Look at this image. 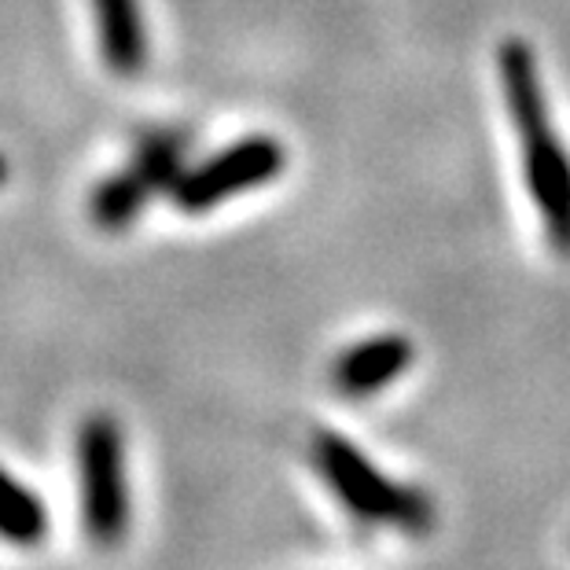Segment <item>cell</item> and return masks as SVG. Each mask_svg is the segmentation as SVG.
<instances>
[{
	"label": "cell",
	"instance_id": "obj_1",
	"mask_svg": "<svg viewBox=\"0 0 570 570\" xmlns=\"http://www.w3.org/2000/svg\"><path fill=\"white\" fill-rule=\"evenodd\" d=\"M497 75H501L508 118L523 148L527 188L541 217L544 239L556 247V254L570 258V155L549 115L533 48L519 38H508L497 52Z\"/></svg>",
	"mask_w": 570,
	"mask_h": 570
},
{
	"label": "cell",
	"instance_id": "obj_2",
	"mask_svg": "<svg viewBox=\"0 0 570 570\" xmlns=\"http://www.w3.org/2000/svg\"><path fill=\"white\" fill-rule=\"evenodd\" d=\"M309 460L327 493L357 523L405 533V538H423L439 527V504L431 501V493L416 482L391 475L346 434L332 428L317 431L309 442Z\"/></svg>",
	"mask_w": 570,
	"mask_h": 570
},
{
	"label": "cell",
	"instance_id": "obj_3",
	"mask_svg": "<svg viewBox=\"0 0 570 570\" xmlns=\"http://www.w3.org/2000/svg\"><path fill=\"white\" fill-rule=\"evenodd\" d=\"M78 523L92 549L111 552L129 538V449L126 431L111 412H89L75 431Z\"/></svg>",
	"mask_w": 570,
	"mask_h": 570
},
{
	"label": "cell",
	"instance_id": "obj_4",
	"mask_svg": "<svg viewBox=\"0 0 570 570\" xmlns=\"http://www.w3.org/2000/svg\"><path fill=\"white\" fill-rule=\"evenodd\" d=\"M284 163L287 155L281 140L269 137V132H250V137L214 151L199 166L185 169L177 185L169 188V199L185 214H206L214 206L244 196V191L265 188L284 174Z\"/></svg>",
	"mask_w": 570,
	"mask_h": 570
},
{
	"label": "cell",
	"instance_id": "obj_5",
	"mask_svg": "<svg viewBox=\"0 0 570 570\" xmlns=\"http://www.w3.org/2000/svg\"><path fill=\"white\" fill-rule=\"evenodd\" d=\"M416 361V346L402 332H380L368 338H357L343 354L332 361V386L335 394L350 402H365V397L383 394L394 386Z\"/></svg>",
	"mask_w": 570,
	"mask_h": 570
},
{
	"label": "cell",
	"instance_id": "obj_6",
	"mask_svg": "<svg viewBox=\"0 0 570 570\" xmlns=\"http://www.w3.org/2000/svg\"><path fill=\"white\" fill-rule=\"evenodd\" d=\"M100 59L118 78H137L148 67V22L140 0H89Z\"/></svg>",
	"mask_w": 570,
	"mask_h": 570
},
{
	"label": "cell",
	"instance_id": "obj_7",
	"mask_svg": "<svg viewBox=\"0 0 570 570\" xmlns=\"http://www.w3.org/2000/svg\"><path fill=\"white\" fill-rule=\"evenodd\" d=\"M48 538V508L41 493L0 464V541L16 549H38Z\"/></svg>",
	"mask_w": 570,
	"mask_h": 570
},
{
	"label": "cell",
	"instance_id": "obj_8",
	"mask_svg": "<svg viewBox=\"0 0 570 570\" xmlns=\"http://www.w3.org/2000/svg\"><path fill=\"white\" fill-rule=\"evenodd\" d=\"M155 188L140 177V169L126 166L122 174L104 177L92 188L89 199V217L96 222L100 233H126V228L144 214V206L151 203Z\"/></svg>",
	"mask_w": 570,
	"mask_h": 570
},
{
	"label": "cell",
	"instance_id": "obj_9",
	"mask_svg": "<svg viewBox=\"0 0 570 570\" xmlns=\"http://www.w3.org/2000/svg\"><path fill=\"white\" fill-rule=\"evenodd\" d=\"M129 166L140 169V177L155 191H169L177 185V177L185 174V140L169 137V132H151V137H144L137 144Z\"/></svg>",
	"mask_w": 570,
	"mask_h": 570
},
{
	"label": "cell",
	"instance_id": "obj_10",
	"mask_svg": "<svg viewBox=\"0 0 570 570\" xmlns=\"http://www.w3.org/2000/svg\"><path fill=\"white\" fill-rule=\"evenodd\" d=\"M8 180V163H4V155H0V185Z\"/></svg>",
	"mask_w": 570,
	"mask_h": 570
}]
</instances>
